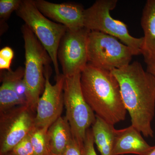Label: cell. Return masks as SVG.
<instances>
[{"label": "cell", "mask_w": 155, "mask_h": 155, "mask_svg": "<svg viewBox=\"0 0 155 155\" xmlns=\"http://www.w3.org/2000/svg\"><path fill=\"white\" fill-rule=\"evenodd\" d=\"M111 72L119 82L131 125L145 137H153L151 124L155 114V76L145 71L137 61Z\"/></svg>", "instance_id": "obj_1"}, {"label": "cell", "mask_w": 155, "mask_h": 155, "mask_svg": "<svg viewBox=\"0 0 155 155\" xmlns=\"http://www.w3.org/2000/svg\"><path fill=\"white\" fill-rule=\"evenodd\" d=\"M80 83L83 96L96 116L114 125L125 120L127 110L111 71L87 64L81 73Z\"/></svg>", "instance_id": "obj_2"}, {"label": "cell", "mask_w": 155, "mask_h": 155, "mask_svg": "<svg viewBox=\"0 0 155 155\" xmlns=\"http://www.w3.org/2000/svg\"><path fill=\"white\" fill-rule=\"evenodd\" d=\"M21 31L25 45L23 80L27 91L26 102L27 105L35 112L40 95L44 90L45 69L52 61L46 50L27 25H22Z\"/></svg>", "instance_id": "obj_3"}, {"label": "cell", "mask_w": 155, "mask_h": 155, "mask_svg": "<svg viewBox=\"0 0 155 155\" xmlns=\"http://www.w3.org/2000/svg\"><path fill=\"white\" fill-rule=\"evenodd\" d=\"M17 16L25 22L48 53L51 59L56 77L61 75L58 53L62 38L68 28L48 19L39 11L34 0H22L16 11Z\"/></svg>", "instance_id": "obj_4"}, {"label": "cell", "mask_w": 155, "mask_h": 155, "mask_svg": "<svg viewBox=\"0 0 155 155\" xmlns=\"http://www.w3.org/2000/svg\"><path fill=\"white\" fill-rule=\"evenodd\" d=\"M117 3V0L96 1L84 10V27L114 37L130 48L134 55L141 54L143 37L137 38L131 36L124 22L111 17L110 11L116 8Z\"/></svg>", "instance_id": "obj_5"}, {"label": "cell", "mask_w": 155, "mask_h": 155, "mask_svg": "<svg viewBox=\"0 0 155 155\" xmlns=\"http://www.w3.org/2000/svg\"><path fill=\"white\" fill-rule=\"evenodd\" d=\"M64 87L65 117L68 120L72 137L82 149L86 132L96 119V115L87 103L81 86V73L65 77Z\"/></svg>", "instance_id": "obj_6"}, {"label": "cell", "mask_w": 155, "mask_h": 155, "mask_svg": "<svg viewBox=\"0 0 155 155\" xmlns=\"http://www.w3.org/2000/svg\"><path fill=\"white\" fill-rule=\"evenodd\" d=\"M87 64L112 71L130 64L134 56L130 48L107 34L91 31L87 42Z\"/></svg>", "instance_id": "obj_7"}, {"label": "cell", "mask_w": 155, "mask_h": 155, "mask_svg": "<svg viewBox=\"0 0 155 155\" xmlns=\"http://www.w3.org/2000/svg\"><path fill=\"white\" fill-rule=\"evenodd\" d=\"M35 113L24 105L0 113V155L8 153L29 134L35 126Z\"/></svg>", "instance_id": "obj_8"}, {"label": "cell", "mask_w": 155, "mask_h": 155, "mask_svg": "<svg viewBox=\"0 0 155 155\" xmlns=\"http://www.w3.org/2000/svg\"><path fill=\"white\" fill-rule=\"evenodd\" d=\"M90 31L85 27L75 30L68 29L62 38L58 58L65 77L81 73L87 65V38Z\"/></svg>", "instance_id": "obj_9"}, {"label": "cell", "mask_w": 155, "mask_h": 155, "mask_svg": "<svg viewBox=\"0 0 155 155\" xmlns=\"http://www.w3.org/2000/svg\"><path fill=\"white\" fill-rule=\"evenodd\" d=\"M51 72V66L46 67L44 90L38 100L35 119V126L38 128L48 129L61 117L63 110L65 77L63 74H61L56 77V83L53 85L50 81Z\"/></svg>", "instance_id": "obj_10"}, {"label": "cell", "mask_w": 155, "mask_h": 155, "mask_svg": "<svg viewBox=\"0 0 155 155\" xmlns=\"http://www.w3.org/2000/svg\"><path fill=\"white\" fill-rule=\"evenodd\" d=\"M34 2L45 17L64 25L69 30H77L84 27L85 9L81 5L73 3L55 4L45 0H35Z\"/></svg>", "instance_id": "obj_11"}, {"label": "cell", "mask_w": 155, "mask_h": 155, "mask_svg": "<svg viewBox=\"0 0 155 155\" xmlns=\"http://www.w3.org/2000/svg\"><path fill=\"white\" fill-rule=\"evenodd\" d=\"M154 147L144 140L141 133L132 125L115 130L113 155H148Z\"/></svg>", "instance_id": "obj_12"}, {"label": "cell", "mask_w": 155, "mask_h": 155, "mask_svg": "<svg viewBox=\"0 0 155 155\" xmlns=\"http://www.w3.org/2000/svg\"><path fill=\"white\" fill-rule=\"evenodd\" d=\"M25 68L19 67L15 71L2 70L0 87V113H3L18 105H24L25 103L18 95L17 86L23 79Z\"/></svg>", "instance_id": "obj_13"}, {"label": "cell", "mask_w": 155, "mask_h": 155, "mask_svg": "<svg viewBox=\"0 0 155 155\" xmlns=\"http://www.w3.org/2000/svg\"><path fill=\"white\" fill-rule=\"evenodd\" d=\"M142 28L144 32L141 54L147 64L155 63V0H148L143 10Z\"/></svg>", "instance_id": "obj_14"}, {"label": "cell", "mask_w": 155, "mask_h": 155, "mask_svg": "<svg viewBox=\"0 0 155 155\" xmlns=\"http://www.w3.org/2000/svg\"><path fill=\"white\" fill-rule=\"evenodd\" d=\"M47 139L51 153L63 155L72 137L71 128L66 117H59L47 131Z\"/></svg>", "instance_id": "obj_15"}, {"label": "cell", "mask_w": 155, "mask_h": 155, "mask_svg": "<svg viewBox=\"0 0 155 155\" xmlns=\"http://www.w3.org/2000/svg\"><path fill=\"white\" fill-rule=\"evenodd\" d=\"M92 131L101 155H113L115 129L110 124L96 115L95 121L92 125Z\"/></svg>", "instance_id": "obj_16"}, {"label": "cell", "mask_w": 155, "mask_h": 155, "mask_svg": "<svg viewBox=\"0 0 155 155\" xmlns=\"http://www.w3.org/2000/svg\"><path fill=\"white\" fill-rule=\"evenodd\" d=\"M48 129L34 126L31 130V142L34 155H48L50 153L47 139Z\"/></svg>", "instance_id": "obj_17"}, {"label": "cell", "mask_w": 155, "mask_h": 155, "mask_svg": "<svg viewBox=\"0 0 155 155\" xmlns=\"http://www.w3.org/2000/svg\"><path fill=\"white\" fill-rule=\"evenodd\" d=\"M22 0H1L0 1V18L1 24L9 19L14 11H17Z\"/></svg>", "instance_id": "obj_18"}, {"label": "cell", "mask_w": 155, "mask_h": 155, "mask_svg": "<svg viewBox=\"0 0 155 155\" xmlns=\"http://www.w3.org/2000/svg\"><path fill=\"white\" fill-rule=\"evenodd\" d=\"M7 154L10 155H34L29 133Z\"/></svg>", "instance_id": "obj_19"}, {"label": "cell", "mask_w": 155, "mask_h": 155, "mask_svg": "<svg viewBox=\"0 0 155 155\" xmlns=\"http://www.w3.org/2000/svg\"><path fill=\"white\" fill-rule=\"evenodd\" d=\"M94 138L91 129H89L86 132V137L84 142L81 152L83 155H97L95 150Z\"/></svg>", "instance_id": "obj_20"}, {"label": "cell", "mask_w": 155, "mask_h": 155, "mask_svg": "<svg viewBox=\"0 0 155 155\" xmlns=\"http://www.w3.org/2000/svg\"><path fill=\"white\" fill-rule=\"evenodd\" d=\"M63 155H83L81 149L74 139L69 143Z\"/></svg>", "instance_id": "obj_21"}, {"label": "cell", "mask_w": 155, "mask_h": 155, "mask_svg": "<svg viewBox=\"0 0 155 155\" xmlns=\"http://www.w3.org/2000/svg\"><path fill=\"white\" fill-rule=\"evenodd\" d=\"M14 57V52L11 48L5 47L0 50V58L12 61Z\"/></svg>", "instance_id": "obj_22"}, {"label": "cell", "mask_w": 155, "mask_h": 155, "mask_svg": "<svg viewBox=\"0 0 155 155\" xmlns=\"http://www.w3.org/2000/svg\"><path fill=\"white\" fill-rule=\"evenodd\" d=\"M12 61L0 58V69L2 70H11V65Z\"/></svg>", "instance_id": "obj_23"}, {"label": "cell", "mask_w": 155, "mask_h": 155, "mask_svg": "<svg viewBox=\"0 0 155 155\" xmlns=\"http://www.w3.org/2000/svg\"><path fill=\"white\" fill-rule=\"evenodd\" d=\"M147 71L152 74L155 77V63L147 64Z\"/></svg>", "instance_id": "obj_24"}, {"label": "cell", "mask_w": 155, "mask_h": 155, "mask_svg": "<svg viewBox=\"0 0 155 155\" xmlns=\"http://www.w3.org/2000/svg\"><path fill=\"white\" fill-rule=\"evenodd\" d=\"M148 155H155V146H154V147L153 150Z\"/></svg>", "instance_id": "obj_25"}, {"label": "cell", "mask_w": 155, "mask_h": 155, "mask_svg": "<svg viewBox=\"0 0 155 155\" xmlns=\"http://www.w3.org/2000/svg\"><path fill=\"white\" fill-rule=\"evenodd\" d=\"M48 155H54L53 154H52V153H50Z\"/></svg>", "instance_id": "obj_26"}, {"label": "cell", "mask_w": 155, "mask_h": 155, "mask_svg": "<svg viewBox=\"0 0 155 155\" xmlns=\"http://www.w3.org/2000/svg\"><path fill=\"white\" fill-rule=\"evenodd\" d=\"M9 155L8 154H5V155Z\"/></svg>", "instance_id": "obj_27"}]
</instances>
